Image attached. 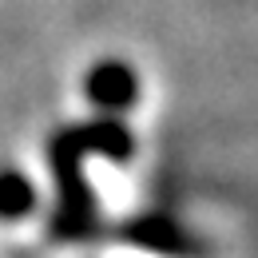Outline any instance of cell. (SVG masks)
<instances>
[{
    "instance_id": "6da1fadb",
    "label": "cell",
    "mask_w": 258,
    "mask_h": 258,
    "mask_svg": "<svg viewBox=\"0 0 258 258\" xmlns=\"http://www.w3.org/2000/svg\"><path fill=\"white\" fill-rule=\"evenodd\" d=\"M88 155L127 163L135 155V135L119 115H99L88 123H68L48 139V167H52L56 187H60V207L52 219L56 238H84L96 230V195L84 179Z\"/></svg>"
},
{
    "instance_id": "7a4b0ae2",
    "label": "cell",
    "mask_w": 258,
    "mask_h": 258,
    "mask_svg": "<svg viewBox=\"0 0 258 258\" xmlns=\"http://www.w3.org/2000/svg\"><path fill=\"white\" fill-rule=\"evenodd\" d=\"M84 92L103 115H123L139 99V76L127 60H96L84 76Z\"/></svg>"
},
{
    "instance_id": "3957f363",
    "label": "cell",
    "mask_w": 258,
    "mask_h": 258,
    "mask_svg": "<svg viewBox=\"0 0 258 258\" xmlns=\"http://www.w3.org/2000/svg\"><path fill=\"white\" fill-rule=\"evenodd\" d=\"M123 238H131L135 246H147L163 258H199V246L167 219H131V223H123Z\"/></svg>"
},
{
    "instance_id": "277c9868",
    "label": "cell",
    "mask_w": 258,
    "mask_h": 258,
    "mask_svg": "<svg viewBox=\"0 0 258 258\" xmlns=\"http://www.w3.org/2000/svg\"><path fill=\"white\" fill-rule=\"evenodd\" d=\"M32 211H36L32 179H28L24 171H16V167L0 171V219L16 223V219H24V215H32Z\"/></svg>"
}]
</instances>
